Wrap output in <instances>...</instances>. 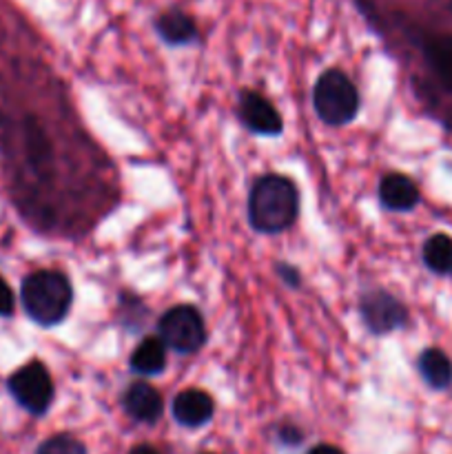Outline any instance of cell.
I'll return each instance as SVG.
<instances>
[{
  "mask_svg": "<svg viewBox=\"0 0 452 454\" xmlns=\"http://www.w3.org/2000/svg\"><path fill=\"white\" fill-rule=\"evenodd\" d=\"M313 105L319 118L332 127L353 122L359 109V93L353 80L339 69L319 75L313 91Z\"/></svg>",
  "mask_w": 452,
  "mask_h": 454,
  "instance_id": "obj_3",
  "label": "cell"
},
{
  "mask_svg": "<svg viewBox=\"0 0 452 454\" xmlns=\"http://www.w3.org/2000/svg\"><path fill=\"white\" fill-rule=\"evenodd\" d=\"M13 313V293L9 284L0 275V317H7Z\"/></svg>",
  "mask_w": 452,
  "mask_h": 454,
  "instance_id": "obj_17",
  "label": "cell"
},
{
  "mask_svg": "<svg viewBox=\"0 0 452 454\" xmlns=\"http://www.w3.org/2000/svg\"><path fill=\"white\" fill-rule=\"evenodd\" d=\"M22 309L40 326H53L66 317L74 301L69 279L58 270H35L22 282Z\"/></svg>",
  "mask_w": 452,
  "mask_h": 454,
  "instance_id": "obj_2",
  "label": "cell"
},
{
  "mask_svg": "<svg viewBox=\"0 0 452 454\" xmlns=\"http://www.w3.org/2000/svg\"><path fill=\"white\" fill-rule=\"evenodd\" d=\"M297 189L288 177L264 176L248 198V217L260 233H282L297 220Z\"/></svg>",
  "mask_w": 452,
  "mask_h": 454,
  "instance_id": "obj_1",
  "label": "cell"
},
{
  "mask_svg": "<svg viewBox=\"0 0 452 454\" xmlns=\"http://www.w3.org/2000/svg\"><path fill=\"white\" fill-rule=\"evenodd\" d=\"M419 372L425 384L441 390L452 384V362L446 353L439 348H428L419 357Z\"/></svg>",
  "mask_w": 452,
  "mask_h": 454,
  "instance_id": "obj_13",
  "label": "cell"
},
{
  "mask_svg": "<svg viewBox=\"0 0 452 454\" xmlns=\"http://www.w3.org/2000/svg\"><path fill=\"white\" fill-rule=\"evenodd\" d=\"M124 408H127L129 415L136 421H142V424H153V421L160 419L162 415V395L153 388L151 384H144V381H137L124 395Z\"/></svg>",
  "mask_w": 452,
  "mask_h": 454,
  "instance_id": "obj_9",
  "label": "cell"
},
{
  "mask_svg": "<svg viewBox=\"0 0 452 454\" xmlns=\"http://www.w3.org/2000/svg\"><path fill=\"white\" fill-rule=\"evenodd\" d=\"M167 366V344L158 337H146L131 355V368L140 375H158Z\"/></svg>",
  "mask_w": 452,
  "mask_h": 454,
  "instance_id": "obj_11",
  "label": "cell"
},
{
  "mask_svg": "<svg viewBox=\"0 0 452 454\" xmlns=\"http://www.w3.org/2000/svg\"><path fill=\"white\" fill-rule=\"evenodd\" d=\"M308 454H344V452H341L339 448H335V446H328V443H322V446L313 448V450H310Z\"/></svg>",
  "mask_w": 452,
  "mask_h": 454,
  "instance_id": "obj_18",
  "label": "cell"
},
{
  "mask_svg": "<svg viewBox=\"0 0 452 454\" xmlns=\"http://www.w3.org/2000/svg\"><path fill=\"white\" fill-rule=\"evenodd\" d=\"M12 397L31 415H43L53 402V381L40 362L25 364L7 381Z\"/></svg>",
  "mask_w": 452,
  "mask_h": 454,
  "instance_id": "obj_4",
  "label": "cell"
},
{
  "mask_svg": "<svg viewBox=\"0 0 452 454\" xmlns=\"http://www.w3.org/2000/svg\"><path fill=\"white\" fill-rule=\"evenodd\" d=\"M428 58L441 82L452 89V35L434 40L428 47Z\"/></svg>",
  "mask_w": 452,
  "mask_h": 454,
  "instance_id": "obj_15",
  "label": "cell"
},
{
  "mask_svg": "<svg viewBox=\"0 0 452 454\" xmlns=\"http://www.w3.org/2000/svg\"><path fill=\"white\" fill-rule=\"evenodd\" d=\"M129 454H160V452L151 446H137V448H133Z\"/></svg>",
  "mask_w": 452,
  "mask_h": 454,
  "instance_id": "obj_19",
  "label": "cell"
},
{
  "mask_svg": "<svg viewBox=\"0 0 452 454\" xmlns=\"http://www.w3.org/2000/svg\"><path fill=\"white\" fill-rule=\"evenodd\" d=\"M239 115H242V122L251 131L261 133V136H277L282 131V115L277 114V109L264 96L255 91L242 93Z\"/></svg>",
  "mask_w": 452,
  "mask_h": 454,
  "instance_id": "obj_7",
  "label": "cell"
},
{
  "mask_svg": "<svg viewBox=\"0 0 452 454\" xmlns=\"http://www.w3.org/2000/svg\"><path fill=\"white\" fill-rule=\"evenodd\" d=\"M35 454H87V448L78 439L69 437V434H56V437L40 443Z\"/></svg>",
  "mask_w": 452,
  "mask_h": 454,
  "instance_id": "obj_16",
  "label": "cell"
},
{
  "mask_svg": "<svg viewBox=\"0 0 452 454\" xmlns=\"http://www.w3.org/2000/svg\"><path fill=\"white\" fill-rule=\"evenodd\" d=\"M158 27V34L167 40L168 44H186L195 38L198 29H195L193 18L186 16L180 9H171V12H164L162 16L155 22Z\"/></svg>",
  "mask_w": 452,
  "mask_h": 454,
  "instance_id": "obj_12",
  "label": "cell"
},
{
  "mask_svg": "<svg viewBox=\"0 0 452 454\" xmlns=\"http://www.w3.org/2000/svg\"><path fill=\"white\" fill-rule=\"evenodd\" d=\"M173 417L186 428H199L213 417V399L204 390H184L173 402Z\"/></svg>",
  "mask_w": 452,
  "mask_h": 454,
  "instance_id": "obj_8",
  "label": "cell"
},
{
  "mask_svg": "<svg viewBox=\"0 0 452 454\" xmlns=\"http://www.w3.org/2000/svg\"><path fill=\"white\" fill-rule=\"evenodd\" d=\"M363 322L372 333H390L406 322V309L386 291H372L362 300Z\"/></svg>",
  "mask_w": 452,
  "mask_h": 454,
  "instance_id": "obj_6",
  "label": "cell"
},
{
  "mask_svg": "<svg viewBox=\"0 0 452 454\" xmlns=\"http://www.w3.org/2000/svg\"><path fill=\"white\" fill-rule=\"evenodd\" d=\"M160 337L177 353H195L207 340L202 315L193 306H175L160 319Z\"/></svg>",
  "mask_w": 452,
  "mask_h": 454,
  "instance_id": "obj_5",
  "label": "cell"
},
{
  "mask_svg": "<svg viewBox=\"0 0 452 454\" xmlns=\"http://www.w3.org/2000/svg\"><path fill=\"white\" fill-rule=\"evenodd\" d=\"M379 200L390 211H410L419 202V191L415 182L408 180L406 176L390 173L379 184Z\"/></svg>",
  "mask_w": 452,
  "mask_h": 454,
  "instance_id": "obj_10",
  "label": "cell"
},
{
  "mask_svg": "<svg viewBox=\"0 0 452 454\" xmlns=\"http://www.w3.org/2000/svg\"><path fill=\"white\" fill-rule=\"evenodd\" d=\"M424 262L434 273H448L452 270V238L439 233L425 242Z\"/></svg>",
  "mask_w": 452,
  "mask_h": 454,
  "instance_id": "obj_14",
  "label": "cell"
}]
</instances>
